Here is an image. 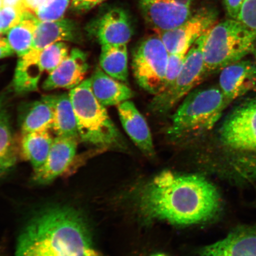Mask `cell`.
Returning <instances> with one entry per match:
<instances>
[{
    "mask_svg": "<svg viewBox=\"0 0 256 256\" xmlns=\"http://www.w3.org/2000/svg\"><path fill=\"white\" fill-rule=\"evenodd\" d=\"M138 204L146 218L190 225L215 216L220 200L215 186L202 176L167 171L144 186Z\"/></svg>",
    "mask_w": 256,
    "mask_h": 256,
    "instance_id": "cell-1",
    "label": "cell"
},
{
    "mask_svg": "<svg viewBox=\"0 0 256 256\" xmlns=\"http://www.w3.org/2000/svg\"><path fill=\"white\" fill-rule=\"evenodd\" d=\"M15 256H104L92 244L87 224L71 208L37 214L19 236Z\"/></svg>",
    "mask_w": 256,
    "mask_h": 256,
    "instance_id": "cell-2",
    "label": "cell"
},
{
    "mask_svg": "<svg viewBox=\"0 0 256 256\" xmlns=\"http://www.w3.org/2000/svg\"><path fill=\"white\" fill-rule=\"evenodd\" d=\"M228 105L219 87L194 90L172 114L168 135L176 142L200 136L215 126Z\"/></svg>",
    "mask_w": 256,
    "mask_h": 256,
    "instance_id": "cell-3",
    "label": "cell"
},
{
    "mask_svg": "<svg viewBox=\"0 0 256 256\" xmlns=\"http://www.w3.org/2000/svg\"><path fill=\"white\" fill-rule=\"evenodd\" d=\"M256 54V32L238 19L216 24L207 32L203 55L208 75Z\"/></svg>",
    "mask_w": 256,
    "mask_h": 256,
    "instance_id": "cell-4",
    "label": "cell"
},
{
    "mask_svg": "<svg viewBox=\"0 0 256 256\" xmlns=\"http://www.w3.org/2000/svg\"><path fill=\"white\" fill-rule=\"evenodd\" d=\"M80 139L98 147L119 146L121 136L106 108L92 94L90 80H84L70 90Z\"/></svg>",
    "mask_w": 256,
    "mask_h": 256,
    "instance_id": "cell-5",
    "label": "cell"
},
{
    "mask_svg": "<svg viewBox=\"0 0 256 256\" xmlns=\"http://www.w3.org/2000/svg\"><path fill=\"white\" fill-rule=\"evenodd\" d=\"M207 32L188 50L184 66L172 84L154 96L150 104V110L154 113H168L208 76L203 55Z\"/></svg>",
    "mask_w": 256,
    "mask_h": 256,
    "instance_id": "cell-6",
    "label": "cell"
},
{
    "mask_svg": "<svg viewBox=\"0 0 256 256\" xmlns=\"http://www.w3.org/2000/svg\"><path fill=\"white\" fill-rule=\"evenodd\" d=\"M169 53L159 36L146 38L134 51L132 66L136 81L154 96L165 88Z\"/></svg>",
    "mask_w": 256,
    "mask_h": 256,
    "instance_id": "cell-7",
    "label": "cell"
},
{
    "mask_svg": "<svg viewBox=\"0 0 256 256\" xmlns=\"http://www.w3.org/2000/svg\"><path fill=\"white\" fill-rule=\"evenodd\" d=\"M220 135L222 142L230 148L256 152V98L240 105L228 115Z\"/></svg>",
    "mask_w": 256,
    "mask_h": 256,
    "instance_id": "cell-8",
    "label": "cell"
},
{
    "mask_svg": "<svg viewBox=\"0 0 256 256\" xmlns=\"http://www.w3.org/2000/svg\"><path fill=\"white\" fill-rule=\"evenodd\" d=\"M217 18L216 10L204 8L178 26L160 32L158 36L169 54L188 52L195 42L216 24Z\"/></svg>",
    "mask_w": 256,
    "mask_h": 256,
    "instance_id": "cell-9",
    "label": "cell"
},
{
    "mask_svg": "<svg viewBox=\"0 0 256 256\" xmlns=\"http://www.w3.org/2000/svg\"><path fill=\"white\" fill-rule=\"evenodd\" d=\"M193 0H140L146 20L160 33L178 26L190 17Z\"/></svg>",
    "mask_w": 256,
    "mask_h": 256,
    "instance_id": "cell-10",
    "label": "cell"
},
{
    "mask_svg": "<svg viewBox=\"0 0 256 256\" xmlns=\"http://www.w3.org/2000/svg\"><path fill=\"white\" fill-rule=\"evenodd\" d=\"M78 138L72 137L54 138L46 162L34 171V180L40 184L50 183L62 175L74 160Z\"/></svg>",
    "mask_w": 256,
    "mask_h": 256,
    "instance_id": "cell-11",
    "label": "cell"
},
{
    "mask_svg": "<svg viewBox=\"0 0 256 256\" xmlns=\"http://www.w3.org/2000/svg\"><path fill=\"white\" fill-rule=\"evenodd\" d=\"M219 88L229 104L256 88V62L243 60L223 68Z\"/></svg>",
    "mask_w": 256,
    "mask_h": 256,
    "instance_id": "cell-12",
    "label": "cell"
},
{
    "mask_svg": "<svg viewBox=\"0 0 256 256\" xmlns=\"http://www.w3.org/2000/svg\"><path fill=\"white\" fill-rule=\"evenodd\" d=\"M88 56L79 49H73L62 64L49 74L42 88L50 91L57 88L72 89L84 81L88 71Z\"/></svg>",
    "mask_w": 256,
    "mask_h": 256,
    "instance_id": "cell-13",
    "label": "cell"
},
{
    "mask_svg": "<svg viewBox=\"0 0 256 256\" xmlns=\"http://www.w3.org/2000/svg\"><path fill=\"white\" fill-rule=\"evenodd\" d=\"M122 126L133 142L144 154L155 155L154 146L148 124L132 102L127 100L118 106Z\"/></svg>",
    "mask_w": 256,
    "mask_h": 256,
    "instance_id": "cell-14",
    "label": "cell"
},
{
    "mask_svg": "<svg viewBox=\"0 0 256 256\" xmlns=\"http://www.w3.org/2000/svg\"><path fill=\"white\" fill-rule=\"evenodd\" d=\"M96 35L102 44H127L133 28L129 16L121 8L106 12L96 24Z\"/></svg>",
    "mask_w": 256,
    "mask_h": 256,
    "instance_id": "cell-15",
    "label": "cell"
},
{
    "mask_svg": "<svg viewBox=\"0 0 256 256\" xmlns=\"http://www.w3.org/2000/svg\"><path fill=\"white\" fill-rule=\"evenodd\" d=\"M200 256H256V228L234 230L226 238L204 248Z\"/></svg>",
    "mask_w": 256,
    "mask_h": 256,
    "instance_id": "cell-16",
    "label": "cell"
},
{
    "mask_svg": "<svg viewBox=\"0 0 256 256\" xmlns=\"http://www.w3.org/2000/svg\"><path fill=\"white\" fill-rule=\"evenodd\" d=\"M90 80L92 94L105 108L118 106L134 97L132 90L128 86L112 78L100 68L96 69Z\"/></svg>",
    "mask_w": 256,
    "mask_h": 256,
    "instance_id": "cell-17",
    "label": "cell"
},
{
    "mask_svg": "<svg viewBox=\"0 0 256 256\" xmlns=\"http://www.w3.org/2000/svg\"><path fill=\"white\" fill-rule=\"evenodd\" d=\"M76 24L72 20L40 22L35 30L32 50L40 52L58 42H76L79 39Z\"/></svg>",
    "mask_w": 256,
    "mask_h": 256,
    "instance_id": "cell-18",
    "label": "cell"
},
{
    "mask_svg": "<svg viewBox=\"0 0 256 256\" xmlns=\"http://www.w3.org/2000/svg\"><path fill=\"white\" fill-rule=\"evenodd\" d=\"M42 98L52 108V130L56 136L80 139L75 112L69 94L46 96Z\"/></svg>",
    "mask_w": 256,
    "mask_h": 256,
    "instance_id": "cell-19",
    "label": "cell"
},
{
    "mask_svg": "<svg viewBox=\"0 0 256 256\" xmlns=\"http://www.w3.org/2000/svg\"><path fill=\"white\" fill-rule=\"evenodd\" d=\"M43 72L39 52L30 50L25 56L19 57L12 81L14 91L18 94H26L36 90Z\"/></svg>",
    "mask_w": 256,
    "mask_h": 256,
    "instance_id": "cell-20",
    "label": "cell"
},
{
    "mask_svg": "<svg viewBox=\"0 0 256 256\" xmlns=\"http://www.w3.org/2000/svg\"><path fill=\"white\" fill-rule=\"evenodd\" d=\"M17 153L5 94H0V175L14 167Z\"/></svg>",
    "mask_w": 256,
    "mask_h": 256,
    "instance_id": "cell-21",
    "label": "cell"
},
{
    "mask_svg": "<svg viewBox=\"0 0 256 256\" xmlns=\"http://www.w3.org/2000/svg\"><path fill=\"white\" fill-rule=\"evenodd\" d=\"M40 22L35 14L26 10L20 23L6 32V39L18 57L25 56L32 50L34 32Z\"/></svg>",
    "mask_w": 256,
    "mask_h": 256,
    "instance_id": "cell-22",
    "label": "cell"
},
{
    "mask_svg": "<svg viewBox=\"0 0 256 256\" xmlns=\"http://www.w3.org/2000/svg\"><path fill=\"white\" fill-rule=\"evenodd\" d=\"M54 139L50 131L23 134L21 142L22 153L33 166L34 171L46 162Z\"/></svg>",
    "mask_w": 256,
    "mask_h": 256,
    "instance_id": "cell-23",
    "label": "cell"
},
{
    "mask_svg": "<svg viewBox=\"0 0 256 256\" xmlns=\"http://www.w3.org/2000/svg\"><path fill=\"white\" fill-rule=\"evenodd\" d=\"M101 69L112 78L126 83L128 81L126 44H104L100 56Z\"/></svg>",
    "mask_w": 256,
    "mask_h": 256,
    "instance_id": "cell-24",
    "label": "cell"
},
{
    "mask_svg": "<svg viewBox=\"0 0 256 256\" xmlns=\"http://www.w3.org/2000/svg\"><path fill=\"white\" fill-rule=\"evenodd\" d=\"M53 124L52 108L42 98L32 103L25 112L21 122L22 134L50 131Z\"/></svg>",
    "mask_w": 256,
    "mask_h": 256,
    "instance_id": "cell-25",
    "label": "cell"
},
{
    "mask_svg": "<svg viewBox=\"0 0 256 256\" xmlns=\"http://www.w3.org/2000/svg\"><path fill=\"white\" fill-rule=\"evenodd\" d=\"M38 52L42 70L49 74L54 72L70 54L68 46L63 42L51 44Z\"/></svg>",
    "mask_w": 256,
    "mask_h": 256,
    "instance_id": "cell-26",
    "label": "cell"
},
{
    "mask_svg": "<svg viewBox=\"0 0 256 256\" xmlns=\"http://www.w3.org/2000/svg\"><path fill=\"white\" fill-rule=\"evenodd\" d=\"M69 0H48L38 8L35 15L40 22H54L62 18L68 6Z\"/></svg>",
    "mask_w": 256,
    "mask_h": 256,
    "instance_id": "cell-27",
    "label": "cell"
},
{
    "mask_svg": "<svg viewBox=\"0 0 256 256\" xmlns=\"http://www.w3.org/2000/svg\"><path fill=\"white\" fill-rule=\"evenodd\" d=\"M187 53L182 52L169 54L164 90L170 86L177 78L184 66Z\"/></svg>",
    "mask_w": 256,
    "mask_h": 256,
    "instance_id": "cell-28",
    "label": "cell"
},
{
    "mask_svg": "<svg viewBox=\"0 0 256 256\" xmlns=\"http://www.w3.org/2000/svg\"><path fill=\"white\" fill-rule=\"evenodd\" d=\"M24 12L21 8L14 7H3L1 9L0 21L3 34L20 23Z\"/></svg>",
    "mask_w": 256,
    "mask_h": 256,
    "instance_id": "cell-29",
    "label": "cell"
},
{
    "mask_svg": "<svg viewBox=\"0 0 256 256\" xmlns=\"http://www.w3.org/2000/svg\"><path fill=\"white\" fill-rule=\"evenodd\" d=\"M238 20L256 32V0H246Z\"/></svg>",
    "mask_w": 256,
    "mask_h": 256,
    "instance_id": "cell-30",
    "label": "cell"
},
{
    "mask_svg": "<svg viewBox=\"0 0 256 256\" xmlns=\"http://www.w3.org/2000/svg\"><path fill=\"white\" fill-rule=\"evenodd\" d=\"M246 0H223L226 14L230 18L238 19L240 11Z\"/></svg>",
    "mask_w": 256,
    "mask_h": 256,
    "instance_id": "cell-31",
    "label": "cell"
},
{
    "mask_svg": "<svg viewBox=\"0 0 256 256\" xmlns=\"http://www.w3.org/2000/svg\"><path fill=\"white\" fill-rule=\"evenodd\" d=\"M104 1L105 0H72V6L76 11L84 12Z\"/></svg>",
    "mask_w": 256,
    "mask_h": 256,
    "instance_id": "cell-32",
    "label": "cell"
},
{
    "mask_svg": "<svg viewBox=\"0 0 256 256\" xmlns=\"http://www.w3.org/2000/svg\"><path fill=\"white\" fill-rule=\"evenodd\" d=\"M48 0H23V5L25 10L35 14V12L42 6L46 4Z\"/></svg>",
    "mask_w": 256,
    "mask_h": 256,
    "instance_id": "cell-33",
    "label": "cell"
},
{
    "mask_svg": "<svg viewBox=\"0 0 256 256\" xmlns=\"http://www.w3.org/2000/svg\"><path fill=\"white\" fill-rule=\"evenodd\" d=\"M14 52L6 38L0 36V60L14 55Z\"/></svg>",
    "mask_w": 256,
    "mask_h": 256,
    "instance_id": "cell-34",
    "label": "cell"
},
{
    "mask_svg": "<svg viewBox=\"0 0 256 256\" xmlns=\"http://www.w3.org/2000/svg\"><path fill=\"white\" fill-rule=\"evenodd\" d=\"M3 7H14L25 11L23 5V0H2Z\"/></svg>",
    "mask_w": 256,
    "mask_h": 256,
    "instance_id": "cell-35",
    "label": "cell"
},
{
    "mask_svg": "<svg viewBox=\"0 0 256 256\" xmlns=\"http://www.w3.org/2000/svg\"><path fill=\"white\" fill-rule=\"evenodd\" d=\"M2 24H1V21H0V36H2Z\"/></svg>",
    "mask_w": 256,
    "mask_h": 256,
    "instance_id": "cell-36",
    "label": "cell"
},
{
    "mask_svg": "<svg viewBox=\"0 0 256 256\" xmlns=\"http://www.w3.org/2000/svg\"><path fill=\"white\" fill-rule=\"evenodd\" d=\"M3 8V1L2 0H0V10Z\"/></svg>",
    "mask_w": 256,
    "mask_h": 256,
    "instance_id": "cell-37",
    "label": "cell"
},
{
    "mask_svg": "<svg viewBox=\"0 0 256 256\" xmlns=\"http://www.w3.org/2000/svg\"><path fill=\"white\" fill-rule=\"evenodd\" d=\"M152 256H166V255L163 254H156L155 255H153Z\"/></svg>",
    "mask_w": 256,
    "mask_h": 256,
    "instance_id": "cell-38",
    "label": "cell"
}]
</instances>
